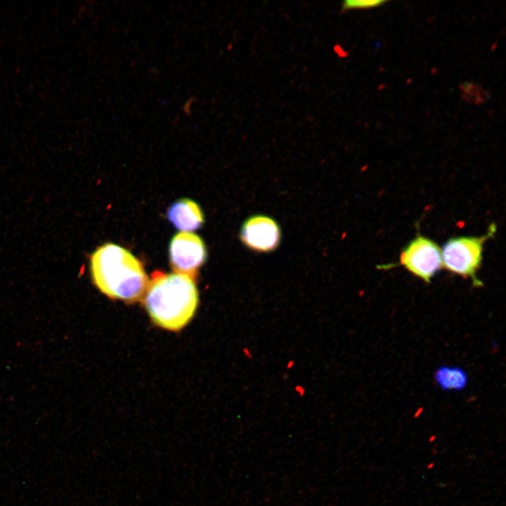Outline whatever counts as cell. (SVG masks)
I'll return each instance as SVG.
<instances>
[{"instance_id": "obj_4", "label": "cell", "mask_w": 506, "mask_h": 506, "mask_svg": "<svg viewBox=\"0 0 506 506\" xmlns=\"http://www.w3.org/2000/svg\"><path fill=\"white\" fill-rule=\"evenodd\" d=\"M400 264L426 283L443 267L441 249L429 238L418 235L403 249Z\"/></svg>"}, {"instance_id": "obj_6", "label": "cell", "mask_w": 506, "mask_h": 506, "mask_svg": "<svg viewBox=\"0 0 506 506\" xmlns=\"http://www.w3.org/2000/svg\"><path fill=\"white\" fill-rule=\"evenodd\" d=\"M240 239L248 248L258 252L274 250L280 241V230L272 219L262 215L249 218L242 225Z\"/></svg>"}, {"instance_id": "obj_2", "label": "cell", "mask_w": 506, "mask_h": 506, "mask_svg": "<svg viewBox=\"0 0 506 506\" xmlns=\"http://www.w3.org/2000/svg\"><path fill=\"white\" fill-rule=\"evenodd\" d=\"M197 303L194 278L179 273L155 271L145 292L144 304L153 321L171 331L188 324Z\"/></svg>"}, {"instance_id": "obj_9", "label": "cell", "mask_w": 506, "mask_h": 506, "mask_svg": "<svg viewBox=\"0 0 506 506\" xmlns=\"http://www.w3.org/2000/svg\"><path fill=\"white\" fill-rule=\"evenodd\" d=\"M387 1L380 0H346L342 3V10L345 11L352 9H368L382 6Z\"/></svg>"}, {"instance_id": "obj_5", "label": "cell", "mask_w": 506, "mask_h": 506, "mask_svg": "<svg viewBox=\"0 0 506 506\" xmlns=\"http://www.w3.org/2000/svg\"><path fill=\"white\" fill-rule=\"evenodd\" d=\"M206 258V247L197 235L190 232H181L171 240L169 262L176 273L194 278Z\"/></svg>"}, {"instance_id": "obj_1", "label": "cell", "mask_w": 506, "mask_h": 506, "mask_svg": "<svg viewBox=\"0 0 506 506\" xmlns=\"http://www.w3.org/2000/svg\"><path fill=\"white\" fill-rule=\"evenodd\" d=\"M90 270L95 285L112 299L137 301L149 283L141 261L129 251L113 243H105L93 252Z\"/></svg>"}, {"instance_id": "obj_7", "label": "cell", "mask_w": 506, "mask_h": 506, "mask_svg": "<svg viewBox=\"0 0 506 506\" xmlns=\"http://www.w3.org/2000/svg\"><path fill=\"white\" fill-rule=\"evenodd\" d=\"M167 216L170 222L183 232L199 229L204 223V214L200 206L188 198H181L168 209Z\"/></svg>"}, {"instance_id": "obj_3", "label": "cell", "mask_w": 506, "mask_h": 506, "mask_svg": "<svg viewBox=\"0 0 506 506\" xmlns=\"http://www.w3.org/2000/svg\"><path fill=\"white\" fill-rule=\"evenodd\" d=\"M495 232L496 226L492 223L486 235L450 238L441 249L442 266L453 273L471 278L474 286H482L476 273L481 265L484 245Z\"/></svg>"}, {"instance_id": "obj_8", "label": "cell", "mask_w": 506, "mask_h": 506, "mask_svg": "<svg viewBox=\"0 0 506 506\" xmlns=\"http://www.w3.org/2000/svg\"><path fill=\"white\" fill-rule=\"evenodd\" d=\"M439 385L444 389H460L467 383V375L460 368L443 367L435 375Z\"/></svg>"}]
</instances>
